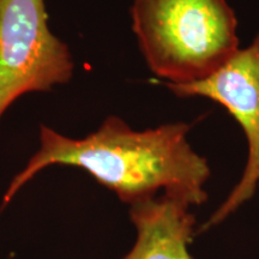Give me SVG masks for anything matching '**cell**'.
I'll use <instances>...</instances> for the list:
<instances>
[{"label": "cell", "mask_w": 259, "mask_h": 259, "mask_svg": "<svg viewBox=\"0 0 259 259\" xmlns=\"http://www.w3.org/2000/svg\"><path fill=\"white\" fill-rule=\"evenodd\" d=\"M190 131L185 121L138 131L115 115L107 116L84 138L66 137L41 125L40 149L12 179L0 212L25 184L53 164L82 168L130 205L154 198L158 191L202 205L208 200L211 169L191 145Z\"/></svg>", "instance_id": "6da1fadb"}, {"label": "cell", "mask_w": 259, "mask_h": 259, "mask_svg": "<svg viewBox=\"0 0 259 259\" xmlns=\"http://www.w3.org/2000/svg\"><path fill=\"white\" fill-rule=\"evenodd\" d=\"M130 16L145 63L163 83L205 79L240 48L228 0H134Z\"/></svg>", "instance_id": "7a4b0ae2"}, {"label": "cell", "mask_w": 259, "mask_h": 259, "mask_svg": "<svg viewBox=\"0 0 259 259\" xmlns=\"http://www.w3.org/2000/svg\"><path fill=\"white\" fill-rule=\"evenodd\" d=\"M67 45L48 27L45 0H0V120L25 94L70 82Z\"/></svg>", "instance_id": "3957f363"}, {"label": "cell", "mask_w": 259, "mask_h": 259, "mask_svg": "<svg viewBox=\"0 0 259 259\" xmlns=\"http://www.w3.org/2000/svg\"><path fill=\"white\" fill-rule=\"evenodd\" d=\"M164 85L179 97H204L225 107L240 125L247 142V160L238 184L197 234L211 229L253 198L259 190V32L205 79Z\"/></svg>", "instance_id": "277c9868"}, {"label": "cell", "mask_w": 259, "mask_h": 259, "mask_svg": "<svg viewBox=\"0 0 259 259\" xmlns=\"http://www.w3.org/2000/svg\"><path fill=\"white\" fill-rule=\"evenodd\" d=\"M192 205L177 196L135 203L130 219L137 229V240L121 259H193L189 251L196 231Z\"/></svg>", "instance_id": "5b68a950"}]
</instances>
